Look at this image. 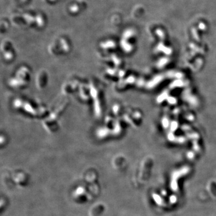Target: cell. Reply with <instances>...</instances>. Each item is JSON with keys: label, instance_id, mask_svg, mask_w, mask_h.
I'll return each instance as SVG.
<instances>
[{"label": "cell", "instance_id": "6da1fadb", "mask_svg": "<svg viewBox=\"0 0 216 216\" xmlns=\"http://www.w3.org/2000/svg\"><path fill=\"white\" fill-rule=\"evenodd\" d=\"M104 209V207L103 205H98L95 207L92 210V215L93 216H97L101 214Z\"/></svg>", "mask_w": 216, "mask_h": 216}]
</instances>
